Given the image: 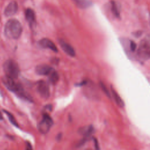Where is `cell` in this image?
Here are the masks:
<instances>
[{"label": "cell", "mask_w": 150, "mask_h": 150, "mask_svg": "<svg viewBox=\"0 0 150 150\" xmlns=\"http://www.w3.org/2000/svg\"><path fill=\"white\" fill-rule=\"evenodd\" d=\"M4 86L10 91L15 93L18 97L28 101H32L31 96L26 92L22 86L15 81V79L5 76L2 79Z\"/></svg>", "instance_id": "cell-1"}, {"label": "cell", "mask_w": 150, "mask_h": 150, "mask_svg": "<svg viewBox=\"0 0 150 150\" xmlns=\"http://www.w3.org/2000/svg\"><path fill=\"white\" fill-rule=\"evenodd\" d=\"M22 33V26L21 22L16 19L8 20L5 25L4 34L11 39H18Z\"/></svg>", "instance_id": "cell-2"}, {"label": "cell", "mask_w": 150, "mask_h": 150, "mask_svg": "<svg viewBox=\"0 0 150 150\" xmlns=\"http://www.w3.org/2000/svg\"><path fill=\"white\" fill-rule=\"evenodd\" d=\"M136 52L137 57L139 61L145 62L149 59L150 42L149 38H145L141 40Z\"/></svg>", "instance_id": "cell-3"}, {"label": "cell", "mask_w": 150, "mask_h": 150, "mask_svg": "<svg viewBox=\"0 0 150 150\" xmlns=\"http://www.w3.org/2000/svg\"><path fill=\"white\" fill-rule=\"evenodd\" d=\"M3 69L6 76L16 79L20 73V69L18 63L12 59H8L3 64Z\"/></svg>", "instance_id": "cell-4"}, {"label": "cell", "mask_w": 150, "mask_h": 150, "mask_svg": "<svg viewBox=\"0 0 150 150\" xmlns=\"http://www.w3.org/2000/svg\"><path fill=\"white\" fill-rule=\"evenodd\" d=\"M53 124V120L50 116L47 113H45L42 120L38 124V130L42 134H46L51 128Z\"/></svg>", "instance_id": "cell-5"}, {"label": "cell", "mask_w": 150, "mask_h": 150, "mask_svg": "<svg viewBox=\"0 0 150 150\" xmlns=\"http://www.w3.org/2000/svg\"><path fill=\"white\" fill-rule=\"evenodd\" d=\"M37 91L40 97L47 99L50 96V88L48 84L43 80L39 81L37 83Z\"/></svg>", "instance_id": "cell-6"}, {"label": "cell", "mask_w": 150, "mask_h": 150, "mask_svg": "<svg viewBox=\"0 0 150 150\" xmlns=\"http://www.w3.org/2000/svg\"><path fill=\"white\" fill-rule=\"evenodd\" d=\"M121 42L128 55H129V54L131 53L136 52L137 47V44L134 42V41L126 39H122Z\"/></svg>", "instance_id": "cell-7"}, {"label": "cell", "mask_w": 150, "mask_h": 150, "mask_svg": "<svg viewBox=\"0 0 150 150\" xmlns=\"http://www.w3.org/2000/svg\"><path fill=\"white\" fill-rule=\"evenodd\" d=\"M18 10V3L15 1H12L11 2H9L5 8L4 15L6 17L12 16L17 12Z\"/></svg>", "instance_id": "cell-8"}, {"label": "cell", "mask_w": 150, "mask_h": 150, "mask_svg": "<svg viewBox=\"0 0 150 150\" xmlns=\"http://www.w3.org/2000/svg\"><path fill=\"white\" fill-rule=\"evenodd\" d=\"M38 45L42 48L49 49L54 52H57L58 49L55 44L50 39L47 38H43L38 42Z\"/></svg>", "instance_id": "cell-9"}, {"label": "cell", "mask_w": 150, "mask_h": 150, "mask_svg": "<svg viewBox=\"0 0 150 150\" xmlns=\"http://www.w3.org/2000/svg\"><path fill=\"white\" fill-rule=\"evenodd\" d=\"M59 43L62 47V50L69 56L71 57H74L76 56V52L74 48L67 42L62 39L59 40Z\"/></svg>", "instance_id": "cell-10"}, {"label": "cell", "mask_w": 150, "mask_h": 150, "mask_svg": "<svg viewBox=\"0 0 150 150\" xmlns=\"http://www.w3.org/2000/svg\"><path fill=\"white\" fill-rule=\"evenodd\" d=\"M53 68L46 64H41L36 66L35 68V72L38 75L47 76Z\"/></svg>", "instance_id": "cell-11"}, {"label": "cell", "mask_w": 150, "mask_h": 150, "mask_svg": "<svg viewBox=\"0 0 150 150\" xmlns=\"http://www.w3.org/2000/svg\"><path fill=\"white\" fill-rule=\"evenodd\" d=\"M25 18L31 28L36 25V16L34 11L31 8H27L25 11Z\"/></svg>", "instance_id": "cell-12"}, {"label": "cell", "mask_w": 150, "mask_h": 150, "mask_svg": "<svg viewBox=\"0 0 150 150\" xmlns=\"http://www.w3.org/2000/svg\"><path fill=\"white\" fill-rule=\"evenodd\" d=\"M94 131V128L93 125H87L83 127L80 128H79L78 132L80 134L84 136L86 138H88L90 137Z\"/></svg>", "instance_id": "cell-13"}, {"label": "cell", "mask_w": 150, "mask_h": 150, "mask_svg": "<svg viewBox=\"0 0 150 150\" xmlns=\"http://www.w3.org/2000/svg\"><path fill=\"white\" fill-rule=\"evenodd\" d=\"M72 2L80 9H84L92 6V2L90 0H71Z\"/></svg>", "instance_id": "cell-14"}, {"label": "cell", "mask_w": 150, "mask_h": 150, "mask_svg": "<svg viewBox=\"0 0 150 150\" xmlns=\"http://www.w3.org/2000/svg\"><path fill=\"white\" fill-rule=\"evenodd\" d=\"M110 5H111V11L114 16L118 18H121V15H120V6L118 2H115V1L112 0L110 2Z\"/></svg>", "instance_id": "cell-15"}, {"label": "cell", "mask_w": 150, "mask_h": 150, "mask_svg": "<svg viewBox=\"0 0 150 150\" xmlns=\"http://www.w3.org/2000/svg\"><path fill=\"white\" fill-rule=\"evenodd\" d=\"M111 92H112V97H113L116 104L121 108L124 107V101L121 98V97L119 96L118 93H117V91L114 90V88L113 87H112V86L111 87Z\"/></svg>", "instance_id": "cell-16"}, {"label": "cell", "mask_w": 150, "mask_h": 150, "mask_svg": "<svg viewBox=\"0 0 150 150\" xmlns=\"http://www.w3.org/2000/svg\"><path fill=\"white\" fill-rule=\"evenodd\" d=\"M47 76H48L49 81L52 84H56L59 79V76L58 73L54 69L47 75Z\"/></svg>", "instance_id": "cell-17"}, {"label": "cell", "mask_w": 150, "mask_h": 150, "mask_svg": "<svg viewBox=\"0 0 150 150\" xmlns=\"http://www.w3.org/2000/svg\"><path fill=\"white\" fill-rule=\"evenodd\" d=\"M4 112L5 113V114L8 116V119H9V121L11 122V123L12 124H13L14 126H15V127H18L19 125H18V123H17L16 120L15 119L13 115L12 114H11L9 111H6V110H4Z\"/></svg>", "instance_id": "cell-18"}, {"label": "cell", "mask_w": 150, "mask_h": 150, "mask_svg": "<svg viewBox=\"0 0 150 150\" xmlns=\"http://www.w3.org/2000/svg\"><path fill=\"white\" fill-rule=\"evenodd\" d=\"M101 88L103 89V90L104 91V92L105 93V94H107V96L110 97V94L109 91H108V90L107 89V87H105V86L104 85V83H101Z\"/></svg>", "instance_id": "cell-19"}, {"label": "cell", "mask_w": 150, "mask_h": 150, "mask_svg": "<svg viewBox=\"0 0 150 150\" xmlns=\"http://www.w3.org/2000/svg\"><path fill=\"white\" fill-rule=\"evenodd\" d=\"M141 34H142V32H141V31H138V32H135V33H134V36H137V37H138V36H141Z\"/></svg>", "instance_id": "cell-20"}, {"label": "cell", "mask_w": 150, "mask_h": 150, "mask_svg": "<svg viewBox=\"0 0 150 150\" xmlns=\"http://www.w3.org/2000/svg\"><path fill=\"white\" fill-rule=\"evenodd\" d=\"M94 145H95V148L96 149H99L98 144V142H97V139L96 138H94Z\"/></svg>", "instance_id": "cell-21"}, {"label": "cell", "mask_w": 150, "mask_h": 150, "mask_svg": "<svg viewBox=\"0 0 150 150\" xmlns=\"http://www.w3.org/2000/svg\"><path fill=\"white\" fill-rule=\"evenodd\" d=\"M26 144H27V145H26V149H32V146H31V145L29 143V142H27L26 143Z\"/></svg>", "instance_id": "cell-22"}, {"label": "cell", "mask_w": 150, "mask_h": 150, "mask_svg": "<svg viewBox=\"0 0 150 150\" xmlns=\"http://www.w3.org/2000/svg\"><path fill=\"white\" fill-rule=\"evenodd\" d=\"M0 120H2V114L1 113V111H0Z\"/></svg>", "instance_id": "cell-23"}]
</instances>
